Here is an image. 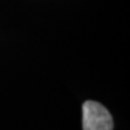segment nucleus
<instances>
[{"instance_id": "obj_1", "label": "nucleus", "mask_w": 130, "mask_h": 130, "mask_svg": "<svg viewBox=\"0 0 130 130\" xmlns=\"http://www.w3.org/2000/svg\"><path fill=\"white\" fill-rule=\"evenodd\" d=\"M113 118L102 104L86 101L83 105L84 130H113Z\"/></svg>"}]
</instances>
